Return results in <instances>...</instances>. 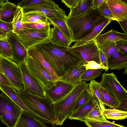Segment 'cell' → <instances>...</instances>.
I'll use <instances>...</instances> for the list:
<instances>
[{"instance_id":"obj_1","label":"cell","mask_w":127,"mask_h":127,"mask_svg":"<svg viewBox=\"0 0 127 127\" xmlns=\"http://www.w3.org/2000/svg\"><path fill=\"white\" fill-rule=\"evenodd\" d=\"M32 47L42 55L60 78L81 62L86 64L83 60L73 53L68 47L55 44L50 40Z\"/></svg>"},{"instance_id":"obj_2","label":"cell","mask_w":127,"mask_h":127,"mask_svg":"<svg viewBox=\"0 0 127 127\" xmlns=\"http://www.w3.org/2000/svg\"><path fill=\"white\" fill-rule=\"evenodd\" d=\"M105 18L97 8H90L75 16H67L66 21L72 34V42H75L89 34L94 27Z\"/></svg>"},{"instance_id":"obj_3","label":"cell","mask_w":127,"mask_h":127,"mask_svg":"<svg viewBox=\"0 0 127 127\" xmlns=\"http://www.w3.org/2000/svg\"><path fill=\"white\" fill-rule=\"evenodd\" d=\"M88 84L81 81L64 98L52 105L55 117V124L61 126L72 113L77 100L85 90L88 87Z\"/></svg>"},{"instance_id":"obj_4","label":"cell","mask_w":127,"mask_h":127,"mask_svg":"<svg viewBox=\"0 0 127 127\" xmlns=\"http://www.w3.org/2000/svg\"><path fill=\"white\" fill-rule=\"evenodd\" d=\"M16 93L29 109L38 115L51 122L55 126V117L52 105L53 102L48 97L33 95L25 90L16 92Z\"/></svg>"},{"instance_id":"obj_5","label":"cell","mask_w":127,"mask_h":127,"mask_svg":"<svg viewBox=\"0 0 127 127\" xmlns=\"http://www.w3.org/2000/svg\"><path fill=\"white\" fill-rule=\"evenodd\" d=\"M24 111L2 92L0 95V120L3 124L7 127H13Z\"/></svg>"},{"instance_id":"obj_6","label":"cell","mask_w":127,"mask_h":127,"mask_svg":"<svg viewBox=\"0 0 127 127\" xmlns=\"http://www.w3.org/2000/svg\"><path fill=\"white\" fill-rule=\"evenodd\" d=\"M0 73L8 79L16 92L24 90L20 64L13 59L0 56Z\"/></svg>"},{"instance_id":"obj_7","label":"cell","mask_w":127,"mask_h":127,"mask_svg":"<svg viewBox=\"0 0 127 127\" xmlns=\"http://www.w3.org/2000/svg\"><path fill=\"white\" fill-rule=\"evenodd\" d=\"M50 32L26 28L16 35L18 40L28 51L37 44L50 40Z\"/></svg>"},{"instance_id":"obj_8","label":"cell","mask_w":127,"mask_h":127,"mask_svg":"<svg viewBox=\"0 0 127 127\" xmlns=\"http://www.w3.org/2000/svg\"><path fill=\"white\" fill-rule=\"evenodd\" d=\"M24 62L30 72L44 91L50 88L57 80L53 79L47 71L29 55L25 59Z\"/></svg>"},{"instance_id":"obj_9","label":"cell","mask_w":127,"mask_h":127,"mask_svg":"<svg viewBox=\"0 0 127 127\" xmlns=\"http://www.w3.org/2000/svg\"><path fill=\"white\" fill-rule=\"evenodd\" d=\"M68 49L83 60L86 64L94 61L100 64L99 50L95 40H91L79 46L69 47Z\"/></svg>"},{"instance_id":"obj_10","label":"cell","mask_w":127,"mask_h":127,"mask_svg":"<svg viewBox=\"0 0 127 127\" xmlns=\"http://www.w3.org/2000/svg\"><path fill=\"white\" fill-rule=\"evenodd\" d=\"M99 83L119 101L127 97V91L121 85L113 72L103 73Z\"/></svg>"},{"instance_id":"obj_11","label":"cell","mask_w":127,"mask_h":127,"mask_svg":"<svg viewBox=\"0 0 127 127\" xmlns=\"http://www.w3.org/2000/svg\"><path fill=\"white\" fill-rule=\"evenodd\" d=\"M24 90L33 95L41 96H46L41 86L29 72L24 62L20 64Z\"/></svg>"},{"instance_id":"obj_12","label":"cell","mask_w":127,"mask_h":127,"mask_svg":"<svg viewBox=\"0 0 127 127\" xmlns=\"http://www.w3.org/2000/svg\"><path fill=\"white\" fill-rule=\"evenodd\" d=\"M76 85L58 80L55 81L53 84L45 91L46 95L54 103L65 97Z\"/></svg>"},{"instance_id":"obj_13","label":"cell","mask_w":127,"mask_h":127,"mask_svg":"<svg viewBox=\"0 0 127 127\" xmlns=\"http://www.w3.org/2000/svg\"><path fill=\"white\" fill-rule=\"evenodd\" d=\"M6 39L11 47L12 59L19 64L24 62L28 55V51L18 40L16 34L13 32L7 33Z\"/></svg>"},{"instance_id":"obj_14","label":"cell","mask_w":127,"mask_h":127,"mask_svg":"<svg viewBox=\"0 0 127 127\" xmlns=\"http://www.w3.org/2000/svg\"><path fill=\"white\" fill-rule=\"evenodd\" d=\"M113 19L118 22L127 20V4L123 0H106Z\"/></svg>"},{"instance_id":"obj_15","label":"cell","mask_w":127,"mask_h":127,"mask_svg":"<svg viewBox=\"0 0 127 127\" xmlns=\"http://www.w3.org/2000/svg\"><path fill=\"white\" fill-rule=\"evenodd\" d=\"M1 91L7 95L25 111L29 113L33 116L37 118L45 123H50V121L37 115L29 109L24 103L17 94L16 92L12 87L0 84Z\"/></svg>"},{"instance_id":"obj_16","label":"cell","mask_w":127,"mask_h":127,"mask_svg":"<svg viewBox=\"0 0 127 127\" xmlns=\"http://www.w3.org/2000/svg\"><path fill=\"white\" fill-rule=\"evenodd\" d=\"M23 13L36 11L45 14L48 18H57L66 21L67 16L61 8H50L44 7H28L22 8Z\"/></svg>"},{"instance_id":"obj_17","label":"cell","mask_w":127,"mask_h":127,"mask_svg":"<svg viewBox=\"0 0 127 127\" xmlns=\"http://www.w3.org/2000/svg\"><path fill=\"white\" fill-rule=\"evenodd\" d=\"M85 64L81 62L76 67L70 69L63 76L60 78L59 80L74 84L77 85L81 81V77L86 71Z\"/></svg>"},{"instance_id":"obj_18","label":"cell","mask_w":127,"mask_h":127,"mask_svg":"<svg viewBox=\"0 0 127 127\" xmlns=\"http://www.w3.org/2000/svg\"><path fill=\"white\" fill-rule=\"evenodd\" d=\"M109 69L119 71L127 67V55L116 50L107 58Z\"/></svg>"},{"instance_id":"obj_19","label":"cell","mask_w":127,"mask_h":127,"mask_svg":"<svg viewBox=\"0 0 127 127\" xmlns=\"http://www.w3.org/2000/svg\"><path fill=\"white\" fill-rule=\"evenodd\" d=\"M27 51L28 55L47 71L53 79L56 80H59L60 78L54 70L39 52L33 47L29 49Z\"/></svg>"},{"instance_id":"obj_20","label":"cell","mask_w":127,"mask_h":127,"mask_svg":"<svg viewBox=\"0 0 127 127\" xmlns=\"http://www.w3.org/2000/svg\"><path fill=\"white\" fill-rule=\"evenodd\" d=\"M13 127H49L37 118L24 111Z\"/></svg>"},{"instance_id":"obj_21","label":"cell","mask_w":127,"mask_h":127,"mask_svg":"<svg viewBox=\"0 0 127 127\" xmlns=\"http://www.w3.org/2000/svg\"><path fill=\"white\" fill-rule=\"evenodd\" d=\"M18 5L8 0L0 1V21L13 22L15 12Z\"/></svg>"},{"instance_id":"obj_22","label":"cell","mask_w":127,"mask_h":127,"mask_svg":"<svg viewBox=\"0 0 127 127\" xmlns=\"http://www.w3.org/2000/svg\"><path fill=\"white\" fill-rule=\"evenodd\" d=\"M95 83L102 104L112 108H116L120 102L105 89L99 83L95 81Z\"/></svg>"},{"instance_id":"obj_23","label":"cell","mask_w":127,"mask_h":127,"mask_svg":"<svg viewBox=\"0 0 127 127\" xmlns=\"http://www.w3.org/2000/svg\"><path fill=\"white\" fill-rule=\"evenodd\" d=\"M112 21L105 18L102 21L95 26L91 32L84 38L75 42L73 46L81 45L87 41L95 40L103 29Z\"/></svg>"},{"instance_id":"obj_24","label":"cell","mask_w":127,"mask_h":127,"mask_svg":"<svg viewBox=\"0 0 127 127\" xmlns=\"http://www.w3.org/2000/svg\"><path fill=\"white\" fill-rule=\"evenodd\" d=\"M97 105H98L92 97L78 109L72 113L68 118L70 120H78L84 122L85 117Z\"/></svg>"},{"instance_id":"obj_25","label":"cell","mask_w":127,"mask_h":127,"mask_svg":"<svg viewBox=\"0 0 127 127\" xmlns=\"http://www.w3.org/2000/svg\"><path fill=\"white\" fill-rule=\"evenodd\" d=\"M17 5L22 8L28 7H44L53 8H60L54 1L50 0H23L18 3Z\"/></svg>"},{"instance_id":"obj_26","label":"cell","mask_w":127,"mask_h":127,"mask_svg":"<svg viewBox=\"0 0 127 127\" xmlns=\"http://www.w3.org/2000/svg\"><path fill=\"white\" fill-rule=\"evenodd\" d=\"M50 30V40L53 43L61 46L69 47L72 43L56 26H53Z\"/></svg>"},{"instance_id":"obj_27","label":"cell","mask_w":127,"mask_h":127,"mask_svg":"<svg viewBox=\"0 0 127 127\" xmlns=\"http://www.w3.org/2000/svg\"><path fill=\"white\" fill-rule=\"evenodd\" d=\"M127 38V34L121 33L114 30H111L105 33L99 35L95 40L97 43L105 41L116 42Z\"/></svg>"},{"instance_id":"obj_28","label":"cell","mask_w":127,"mask_h":127,"mask_svg":"<svg viewBox=\"0 0 127 127\" xmlns=\"http://www.w3.org/2000/svg\"><path fill=\"white\" fill-rule=\"evenodd\" d=\"M49 21L46 15L42 13L32 11L23 13L22 22L23 24L47 23Z\"/></svg>"},{"instance_id":"obj_29","label":"cell","mask_w":127,"mask_h":127,"mask_svg":"<svg viewBox=\"0 0 127 127\" xmlns=\"http://www.w3.org/2000/svg\"><path fill=\"white\" fill-rule=\"evenodd\" d=\"M51 24L57 27L66 38L72 43V34L66 21L57 18H48Z\"/></svg>"},{"instance_id":"obj_30","label":"cell","mask_w":127,"mask_h":127,"mask_svg":"<svg viewBox=\"0 0 127 127\" xmlns=\"http://www.w3.org/2000/svg\"><path fill=\"white\" fill-rule=\"evenodd\" d=\"M23 12L22 8L18 6L15 12L13 23V32L18 35L21 31L26 28L22 22Z\"/></svg>"},{"instance_id":"obj_31","label":"cell","mask_w":127,"mask_h":127,"mask_svg":"<svg viewBox=\"0 0 127 127\" xmlns=\"http://www.w3.org/2000/svg\"><path fill=\"white\" fill-rule=\"evenodd\" d=\"M93 0H80L78 5L76 8L70 10L68 16L74 17L81 15L91 8Z\"/></svg>"},{"instance_id":"obj_32","label":"cell","mask_w":127,"mask_h":127,"mask_svg":"<svg viewBox=\"0 0 127 127\" xmlns=\"http://www.w3.org/2000/svg\"><path fill=\"white\" fill-rule=\"evenodd\" d=\"M106 119L121 120L127 117V112L115 108L105 109L103 111Z\"/></svg>"},{"instance_id":"obj_33","label":"cell","mask_w":127,"mask_h":127,"mask_svg":"<svg viewBox=\"0 0 127 127\" xmlns=\"http://www.w3.org/2000/svg\"><path fill=\"white\" fill-rule=\"evenodd\" d=\"M97 43L99 50L105 54L107 58L118 50L115 42L105 41Z\"/></svg>"},{"instance_id":"obj_34","label":"cell","mask_w":127,"mask_h":127,"mask_svg":"<svg viewBox=\"0 0 127 127\" xmlns=\"http://www.w3.org/2000/svg\"><path fill=\"white\" fill-rule=\"evenodd\" d=\"M86 120L100 121L107 120L103 114V111L98 105L93 108L85 117V120Z\"/></svg>"},{"instance_id":"obj_35","label":"cell","mask_w":127,"mask_h":127,"mask_svg":"<svg viewBox=\"0 0 127 127\" xmlns=\"http://www.w3.org/2000/svg\"><path fill=\"white\" fill-rule=\"evenodd\" d=\"M92 98L91 94L88 87L85 90L77 100L72 110V113L78 109L88 101Z\"/></svg>"},{"instance_id":"obj_36","label":"cell","mask_w":127,"mask_h":127,"mask_svg":"<svg viewBox=\"0 0 127 127\" xmlns=\"http://www.w3.org/2000/svg\"><path fill=\"white\" fill-rule=\"evenodd\" d=\"M84 122L88 127H126L107 120L100 121L86 120Z\"/></svg>"},{"instance_id":"obj_37","label":"cell","mask_w":127,"mask_h":127,"mask_svg":"<svg viewBox=\"0 0 127 127\" xmlns=\"http://www.w3.org/2000/svg\"><path fill=\"white\" fill-rule=\"evenodd\" d=\"M95 81L94 79L90 81L88 84L89 88L91 92L92 98L100 106L103 111L105 108L104 105L101 102L99 94L96 86Z\"/></svg>"},{"instance_id":"obj_38","label":"cell","mask_w":127,"mask_h":127,"mask_svg":"<svg viewBox=\"0 0 127 127\" xmlns=\"http://www.w3.org/2000/svg\"><path fill=\"white\" fill-rule=\"evenodd\" d=\"M0 56L12 59L11 47L6 38L0 39Z\"/></svg>"},{"instance_id":"obj_39","label":"cell","mask_w":127,"mask_h":127,"mask_svg":"<svg viewBox=\"0 0 127 127\" xmlns=\"http://www.w3.org/2000/svg\"><path fill=\"white\" fill-rule=\"evenodd\" d=\"M103 69H88L86 70L81 76V81H88L94 80L100 75Z\"/></svg>"},{"instance_id":"obj_40","label":"cell","mask_w":127,"mask_h":127,"mask_svg":"<svg viewBox=\"0 0 127 127\" xmlns=\"http://www.w3.org/2000/svg\"><path fill=\"white\" fill-rule=\"evenodd\" d=\"M26 28L50 31L51 24L49 21L47 23H34L24 24Z\"/></svg>"},{"instance_id":"obj_41","label":"cell","mask_w":127,"mask_h":127,"mask_svg":"<svg viewBox=\"0 0 127 127\" xmlns=\"http://www.w3.org/2000/svg\"><path fill=\"white\" fill-rule=\"evenodd\" d=\"M97 8L101 14L105 18L112 21L113 20L112 13L106 0H104Z\"/></svg>"},{"instance_id":"obj_42","label":"cell","mask_w":127,"mask_h":127,"mask_svg":"<svg viewBox=\"0 0 127 127\" xmlns=\"http://www.w3.org/2000/svg\"><path fill=\"white\" fill-rule=\"evenodd\" d=\"M118 50L122 52L127 55V39L119 40L115 42Z\"/></svg>"},{"instance_id":"obj_43","label":"cell","mask_w":127,"mask_h":127,"mask_svg":"<svg viewBox=\"0 0 127 127\" xmlns=\"http://www.w3.org/2000/svg\"><path fill=\"white\" fill-rule=\"evenodd\" d=\"M0 30L6 33L13 31L12 22H7L0 21Z\"/></svg>"},{"instance_id":"obj_44","label":"cell","mask_w":127,"mask_h":127,"mask_svg":"<svg viewBox=\"0 0 127 127\" xmlns=\"http://www.w3.org/2000/svg\"><path fill=\"white\" fill-rule=\"evenodd\" d=\"M84 66L86 67V70L88 69H103L105 70V68L103 66L94 61H91L87 62V64H84Z\"/></svg>"},{"instance_id":"obj_45","label":"cell","mask_w":127,"mask_h":127,"mask_svg":"<svg viewBox=\"0 0 127 127\" xmlns=\"http://www.w3.org/2000/svg\"><path fill=\"white\" fill-rule=\"evenodd\" d=\"M80 0H62V3L70 10L73 9L76 7L78 5Z\"/></svg>"},{"instance_id":"obj_46","label":"cell","mask_w":127,"mask_h":127,"mask_svg":"<svg viewBox=\"0 0 127 127\" xmlns=\"http://www.w3.org/2000/svg\"><path fill=\"white\" fill-rule=\"evenodd\" d=\"M100 57L101 61L100 65L105 69L107 71L108 70V66L107 58L105 54L101 50H99Z\"/></svg>"},{"instance_id":"obj_47","label":"cell","mask_w":127,"mask_h":127,"mask_svg":"<svg viewBox=\"0 0 127 127\" xmlns=\"http://www.w3.org/2000/svg\"><path fill=\"white\" fill-rule=\"evenodd\" d=\"M120 102L118 106L116 109L127 112V97Z\"/></svg>"},{"instance_id":"obj_48","label":"cell","mask_w":127,"mask_h":127,"mask_svg":"<svg viewBox=\"0 0 127 127\" xmlns=\"http://www.w3.org/2000/svg\"><path fill=\"white\" fill-rule=\"evenodd\" d=\"M0 84L11 87L13 86L8 79L2 74L0 73Z\"/></svg>"},{"instance_id":"obj_49","label":"cell","mask_w":127,"mask_h":127,"mask_svg":"<svg viewBox=\"0 0 127 127\" xmlns=\"http://www.w3.org/2000/svg\"><path fill=\"white\" fill-rule=\"evenodd\" d=\"M104 0H93L91 8H97Z\"/></svg>"},{"instance_id":"obj_50","label":"cell","mask_w":127,"mask_h":127,"mask_svg":"<svg viewBox=\"0 0 127 127\" xmlns=\"http://www.w3.org/2000/svg\"><path fill=\"white\" fill-rule=\"evenodd\" d=\"M124 32V33L127 34V20L118 22Z\"/></svg>"},{"instance_id":"obj_51","label":"cell","mask_w":127,"mask_h":127,"mask_svg":"<svg viewBox=\"0 0 127 127\" xmlns=\"http://www.w3.org/2000/svg\"><path fill=\"white\" fill-rule=\"evenodd\" d=\"M7 33L0 30V39L6 38Z\"/></svg>"},{"instance_id":"obj_52","label":"cell","mask_w":127,"mask_h":127,"mask_svg":"<svg viewBox=\"0 0 127 127\" xmlns=\"http://www.w3.org/2000/svg\"><path fill=\"white\" fill-rule=\"evenodd\" d=\"M123 73L127 75V67L125 68Z\"/></svg>"},{"instance_id":"obj_53","label":"cell","mask_w":127,"mask_h":127,"mask_svg":"<svg viewBox=\"0 0 127 127\" xmlns=\"http://www.w3.org/2000/svg\"><path fill=\"white\" fill-rule=\"evenodd\" d=\"M124 2L127 4V0H123Z\"/></svg>"}]
</instances>
